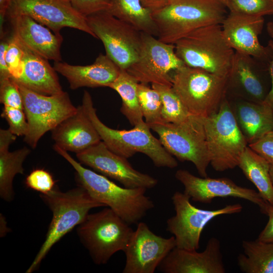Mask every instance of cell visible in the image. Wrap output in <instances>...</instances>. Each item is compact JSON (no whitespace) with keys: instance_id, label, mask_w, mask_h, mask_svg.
Wrapping results in <instances>:
<instances>
[{"instance_id":"12","label":"cell","mask_w":273,"mask_h":273,"mask_svg":"<svg viewBox=\"0 0 273 273\" xmlns=\"http://www.w3.org/2000/svg\"><path fill=\"white\" fill-rule=\"evenodd\" d=\"M90 28L101 40L106 54L120 69L126 70L138 60L141 32L107 11L86 17Z\"/></svg>"},{"instance_id":"34","label":"cell","mask_w":273,"mask_h":273,"mask_svg":"<svg viewBox=\"0 0 273 273\" xmlns=\"http://www.w3.org/2000/svg\"><path fill=\"white\" fill-rule=\"evenodd\" d=\"M5 59L11 78L18 80L24 71V51L20 43L12 34L9 37Z\"/></svg>"},{"instance_id":"39","label":"cell","mask_w":273,"mask_h":273,"mask_svg":"<svg viewBox=\"0 0 273 273\" xmlns=\"http://www.w3.org/2000/svg\"><path fill=\"white\" fill-rule=\"evenodd\" d=\"M248 147L273 165V136L266 134L257 141L249 144Z\"/></svg>"},{"instance_id":"18","label":"cell","mask_w":273,"mask_h":273,"mask_svg":"<svg viewBox=\"0 0 273 273\" xmlns=\"http://www.w3.org/2000/svg\"><path fill=\"white\" fill-rule=\"evenodd\" d=\"M264 19L230 12L221 24L223 36L235 51L269 64L272 58L270 46H262L259 36L263 31Z\"/></svg>"},{"instance_id":"27","label":"cell","mask_w":273,"mask_h":273,"mask_svg":"<svg viewBox=\"0 0 273 273\" xmlns=\"http://www.w3.org/2000/svg\"><path fill=\"white\" fill-rule=\"evenodd\" d=\"M107 12L140 32L158 36L152 12L144 7L140 0H110Z\"/></svg>"},{"instance_id":"46","label":"cell","mask_w":273,"mask_h":273,"mask_svg":"<svg viewBox=\"0 0 273 273\" xmlns=\"http://www.w3.org/2000/svg\"><path fill=\"white\" fill-rule=\"evenodd\" d=\"M266 31L271 39L273 40V22H268L266 24Z\"/></svg>"},{"instance_id":"36","label":"cell","mask_w":273,"mask_h":273,"mask_svg":"<svg viewBox=\"0 0 273 273\" xmlns=\"http://www.w3.org/2000/svg\"><path fill=\"white\" fill-rule=\"evenodd\" d=\"M26 187L41 194H47L55 187V180L52 174L43 169L33 170L26 177Z\"/></svg>"},{"instance_id":"30","label":"cell","mask_w":273,"mask_h":273,"mask_svg":"<svg viewBox=\"0 0 273 273\" xmlns=\"http://www.w3.org/2000/svg\"><path fill=\"white\" fill-rule=\"evenodd\" d=\"M139 83L126 70L120 69L116 79L109 86L120 95L122 99L120 111L133 126L145 121L138 98Z\"/></svg>"},{"instance_id":"6","label":"cell","mask_w":273,"mask_h":273,"mask_svg":"<svg viewBox=\"0 0 273 273\" xmlns=\"http://www.w3.org/2000/svg\"><path fill=\"white\" fill-rule=\"evenodd\" d=\"M228 77L184 65L172 75V87L193 115L207 117L216 112L226 98Z\"/></svg>"},{"instance_id":"21","label":"cell","mask_w":273,"mask_h":273,"mask_svg":"<svg viewBox=\"0 0 273 273\" xmlns=\"http://www.w3.org/2000/svg\"><path fill=\"white\" fill-rule=\"evenodd\" d=\"M7 19L11 26V34L22 44L47 60L62 61L60 49L63 38L61 34L55 33L27 15Z\"/></svg>"},{"instance_id":"1","label":"cell","mask_w":273,"mask_h":273,"mask_svg":"<svg viewBox=\"0 0 273 273\" xmlns=\"http://www.w3.org/2000/svg\"><path fill=\"white\" fill-rule=\"evenodd\" d=\"M53 149L73 167L78 186L96 201L111 209L129 224H138L153 209L154 203L146 195L147 189L120 187L107 177L83 166L67 151L54 144Z\"/></svg>"},{"instance_id":"47","label":"cell","mask_w":273,"mask_h":273,"mask_svg":"<svg viewBox=\"0 0 273 273\" xmlns=\"http://www.w3.org/2000/svg\"><path fill=\"white\" fill-rule=\"evenodd\" d=\"M269 173L271 182L273 184V165L270 164Z\"/></svg>"},{"instance_id":"42","label":"cell","mask_w":273,"mask_h":273,"mask_svg":"<svg viewBox=\"0 0 273 273\" xmlns=\"http://www.w3.org/2000/svg\"><path fill=\"white\" fill-rule=\"evenodd\" d=\"M268 44L270 46L272 50V58L269 63V73L271 80V86L270 89L266 95L263 103L269 106L273 112V40L270 39Z\"/></svg>"},{"instance_id":"13","label":"cell","mask_w":273,"mask_h":273,"mask_svg":"<svg viewBox=\"0 0 273 273\" xmlns=\"http://www.w3.org/2000/svg\"><path fill=\"white\" fill-rule=\"evenodd\" d=\"M184 65L176 54L174 44L164 42L141 32L138 59L126 70L139 83L172 86L173 72Z\"/></svg>"},{"instance_id":"33","label":"cell","mask_w":273,"mask_h":273,"mask_svg":"<svg viewBox=\"0 0 273 273\" xmlns=\"http://www.w3.org/2000/svg\"><path fill=\"white\" fill-rule=\"evenodd\" d=\"M230 12L264 17L273 15V0H229Z\"/></svg>"},{"instance_id":"7","label":"cell","mask_w":273,"mask_h":273,"mask_svg":"<svg viewBox=\"0 0 273 273\" xmlns=\"http://www.w3.org/2000/svg\"><path fill=\"white\" fill-rule=\"evenodd\" d=\"M109 207L88 214L78 225L79 239L93 262L106 264L116 252L124 251L133 230Z\"/></svg>"},{"instance_id":"11","label":"cell","mask_w":273,"mask_h":273,"mask_svg":"<svg viewBox=\"0 0 273 273\" xmlns=\"http://www.w3.org/2000/svg\"><path fill=\"white\" fill-rule=\"evenodd\" d=\"M190 199L185 193L175 192L171 197L175 213L166 221V230L173 235L176 247L183 249L198 250L202 232L210 221L221 215L239 213L243 209L240 204L215 210L202 209L192 205Z\"/></svg>"},{"instance_id":"8","label":"cell","mask_w":273,"mask_h":273,"mask_svg":"<svg viewBox=\"0 0 273 273\" xmlns=\"http://www.w3.org/2000/svg\"><path fill=\"white\" fill-rule=\"evenodd\" d=\"M203 123L212 168L223 171L238 166L248 142L226 98L216 112L203 118Z\"/></svg>"},{"instance_id":"44","label":"cell","mask_w":273,"mask_h":273,"mask_svg":"<svg viewBox=\"0 0 273 273\" xmlns=\"http://www.w3.org/2000/svg\"><path fill=\"white\" fill-rule=\"evenodd\" d=\"M11 0H0V32L1 36L5 32L4 29V23L6 20L7 11L9 8Z\"/></svg>"},{"instance_id":"15","label":"cell","mask_w":273,"mask_h":273,"mask_svg":"<svg viewBox=\"0 0 273 273\" xmlns=\"http://www.w3.org/2000/svg\"><path fill=\"white\" fill-rule=\"evenodd\" d=\"M175 247L174 237L165 238L154 233L145 222H139L123 251V273H154Z\"/></svg>"},{"instance_id":"26","label":"cell","mask_w":273,"mask_h":273,"mask_svg":"<svg viewBox=\"0 0 273 273\" xmlns=\"http://www.w3.org/2000/svg\"><path fill=\"white\" fill-rule=\"evenodd\" d=\"M238 166L246 177L256 187L261 197L273 206V184L269 173L270 164L247 146L241 156Z\"/></svg>"},{"instance_id":"4","label":"cell","mask_w":273,"mask_h":273,"mask_svg":"<svg viewBox=\"0 0 273 273\" xmlns=\"http://www.w3.org/2000/svg\"><path fill=\"white\" fill-rule=\"evenodd\" d=\"M82 106L97 129L101 140L114 153L126 159L138 152L145 154L157 167L175 168L178 163L151 132L150 127L144 121L129 130L111 128L98 117L90 94L84 90Z\"/></svg>"},{"instance_id":"45","label":"cell","mask_w":273,"mask_h":273,"mask_svg":"<svg viewBox=\"0 0 273 273\" xmlns=\"http://www.w3.org/2000/svg\"><path fill=\"white\" fill-rule=\"evenodd\" d=\"M0 221H1V237H3L10 232L9 229L7 226V223L6 218L2 214H1Z\"/></svg>"},{"instance_id":"48","label":"cell","mask_w":273,"mask_h":273,"mask_svg":"<svg viewBox=\"0 0 273 273\" xmlns=\"http://www.w3.org/2000/svg\"><path fill=\"white\" fill-rule=\"evenodd\" d=\"M219 1H220L227 8L228 5L229 0H219Z\"/></svg>"},{"instance_id":"29","label":"cell","mask_w":273,"mask_h":273,"mask_svg":"<svg viewBox=\"0 0 273 273\" xmlns=\"http://www.w3.org/2000/svg\"><path fill=\"white\" fill-rule=\"evenodd\" d=\"M9 148L0 147V197L8 202L14 198V178L17 174L24 173L23 163L31 152L25 147L12 152Z\"/></svg>"},{"instance_id":"38","label":"cell","mask_w":273,"mask_h":273,"mask_svg":"<svg viewBox=\"0 0 273 273\" xmlns=\"http://www.w3.org/2000/svg\"><path fill=\"white\" fill-rule=\"evenodd\" d=\"M73 7L82 15L88 16L107 11L110 7V0H70Z\"/></svg>"},{"instance_id":"9","label":"cell","mask_w":273,"mask_h":273,"mask_svg":"<svg viewBox=\"0 0 273 273\" xmlns=\"http://www.w3.org/2000/svg\"><path fill=\"white\" fill-rule=\"evenodd\" d=\"M149 127L169 153L179 161L192 162L201 177H207L210 159L203 118L192 115L181 122H160Z\"/></svg>"},{"instance_id":"17","label":"cell","mask_w":273,"mask_h":273,"mask_svg":"<svg viewBox=\"0 0 273 273\" xmlns=\"http://www.w3.org/2000/svg\"><path fill=\"white\" fill-rule=\"evenodd\" d=\"M175 177L183 185L184 193L195 202L208 204L217 197L243 199L257 205L265 215L270 205L255 190L239 186L226 177H200L185 169L177 170Z\"/></svg>"},{"instance_id":"23","label":"cell","mask_w":273,"mask_h":273,"mask_svg":"<svg viewBox=\"0 0 273 273\" xmlns=\"http://www.w3.org/2000/svg\"><path fill=\"white\" fill-rule=\"evenodd\" d=\"M51 132L55 145L76 154L102 141L82 105L77 107L75 114L64 120Z\"/></svg>"},{"instance_id":"22","label":"cell","mask_w":273,"mask_h":273,"mask_svg":"<svg viewBox=\"0 0 273 273\" xmlns=\"http://www.w3.org/2000/svg\"><path fill=\"white\" fill-rule=\"evenodd\" d=\"M55 70L67 80L69 87H109L118 76L120 69L107 55L100 54L95 62L85 66L54 62Z\"/></svg>"},{"instance_id":"25","label":"cell","mask_w":273,"mask_h":273,"mask_svg":"<svg viewBox=\"0 0 273 273\" xmlns=\"http://www.w3.org/2000/svg\"><path fill=\"white\" fill-rule=\"evenodd\" d=\"M234 114L249 144L273 130L272 111L263 102L242 101L236 105Z\"/></svg>"},{"instance_id":"24","label":"cell","mask_w":273,"mask_h":273,"mask_svg":"<svg viewBox=\"0 0 273 273\" xmlns=\"http://www.w3.org/2000/svg\"><path fill=\"white\" fill-rule=\"evenodd\" d=\"M20 44L24 51V71L18 80H12L42 95L52 96L62 93L63 90L57 72L48 60Z\"/></svg>"},{"instance_id":"49","label":"cell","mask_w":273,"mask_h":273,"mask_svg":"<svg viewBox=\"0 0 273 273\" xmlns=\"http://www.w3.org/2000/svg\"><path fill=\"white\" fill-rule=\"evenodd\" d=\"M267 134L273 136V130L269 132Z\"/></svg>"},{"instance_id":"10","label":"cell","mask_w":273,"mask_h":273,"mask_svg":"<svg viewBox=\"0 0 273 273\" xmlns=\"http://www.w3.org/2000/svg\"><path fill=\"white\" fill-rule=\"evenodd\" d=\"M16 83L22 96L23 110L29 127L24 141L34 149L46 132L75 114L77 107L73 104L66 92L47 96Z\"/></svg>"},{"instance_id":"40","label":"cell","mask_w":273,"mask_h":273,"mask_svg":"<svg viewBox=\"0 0 273 273\" xmlns=\"http://www.w3.org/2000/svg\"><path fill=\"white\" fill-rule=\"evenodd\" d=\"M9 37L6 33L1 36L0 42V80L11 78L5 59V54L9 44Z\"/></svg>"},{"instance_id":"37","label":"cell","mask_w":273,"mask_h":273,"mask_svg":"<svg viewBox=\"0 0 273 273\" xmlns=\"http://www.w3.org/2000/svg\"><path fill=\"white\" fill-rule=\"evenodd\" d=\"M0 102L4 106L23 109L21 94L11 78L0 80Z\"/></svg>"},{"instance_id":"2","label":"cell","mask_w":273,"mask_h":273,"mask_svg":"<svg viewBox=\"0 0 273 273\" xmlns=\"http://www.w3.org/2000/svg\"><path fill=\"white\" fill-rule=\"evenodd\" d=\"M226 7L219 0H169L152 13L161 41L175 44L192 31L213 24H221Z\"/></svg>"},{"instance_id":"20","label":"cell","mask_w":273,"mask_h":273,"mask_svg":"<svg viewBox=\"0 0 273 273\" xmlns=\"http://www.w3.org/2000/svg\"><path fill=\"white\" fill-rule=\"evenodd\" d=\"M158 269L164 273H224L219 240L211 238L201 252L175 247L163 260Z\"/></svg>"},{"instance_id":"32","label":"cell","mask_w":273,"mask_h":273,"mask_svg":"<svg viewBox=\"0 0 273 273\" xmlns=\"http://www.w3.org/2000/svg\"><path fill=\"white\" fill-rule=\"evenodd\" d=\"M138 94L141 111L145 122L150 126L162 122V101L159 93L148 84L139 83Z\"/></svg>"},{"instance_id":"28","label":"cell","mask_w":273,"mask_h":273,"mask_svg":"<svg viewBox=\"0 0 273 273\" xmlns=\"http://www.w3.org/2000/svg\"><path fill=\"white\" fill-rule=\"evenodd\" d=\"M244 253L240 254L237 262L245 273H273V243L243 241Z\"/></svg>"},{"instance_id":"14","label":"cell","mask_w":273,"mask_h":273,"mask_svg":"<svg viewBox=\"0 0 273 273\" xmlns=\"http://www.w3.org/2000/svg\"><path fill=\"white\" fill-rule=\"evenodd\" d=\"M22 15L30 17L56 34L69 27L96 38L86 17L73 7L70 0H11L6 18Z\"/></svg>"},{"instance_id":"43","label":"cell","mask_w":273,"mask_h":273,"mask_svg":"<svg viewBox=\"0 0 273 273\" xmlns=\"http://www.w3.org/2000/svg\"><path fill=\"white\" fill-rule=\"evenodd\" d=\"M143 6L152 13L166 5L169 0H140Z\"/></svg>"},{"instance_id":"31","label":"cell","mask_w":273,"mask_h":273,"mask_svg":"<svg viewBox=\"0 0 273 273\" xmlns=\"http://www.w3.org/2000/svg\"><path fill=\"white\" fill-rule=\"evenodd\" d=\"M152 87L159 93L161 98L162 122L179 123L186 120L192 115L175 93L172 86L152 83Z\"/></svg>"},{"instance_id":"3","label":"cell","mask_w":273,"mask_h":273,"mask_svg":"<svg viewBox=\"0 0 273 273\" xmlns=\"http://www.w3.org/2000/svg\"><path fill=\"white\" fill-rule=\"evenodd\" d=\"M40 198L52 212L53 216L44 241L26 273L36 270L53 246L85 219L90 210L105 207L93 199L82 187L62 192L55 187Z\"/></svg>"},{"instance_id":"41","label":"cell","mask_w":273,"mask_h":273,"mask_svg":"<svg viewBox=\"0 0 273 273\" xmlns=\"http://www.w3.org/2000/svg\"><path fill=\"white\" fill-rule=\"evenodd\" d=\"M266 215L268 220L257 239L263 242L273 243V206L270 205Z\"/></svg>"},{"instance_id":"19","label":"cell","mask_w":273,"mask_h":273,"mask_svg":"<svg viewBox=\"0 0 273 273\" xmlns=\"http://www.w3.org/2000/svg\"><path fill=\"white\" fill-rule=\"evenodd\" d=\"M271 86L269 64L235 52L228 76V89L232 88L251 101L262 103Z\"/></svg>"},{"instance_id":"35","label":"cell","mask_w":273,"mask_h":273,"mask_svg":"<svg viewBox=\"0 0 273 273\" xmlns=\"http://www.w3.org/2000/svg\"><path fill=\"white\" fill-rule=\"evenodd\" d=\"M1 117L6 119L9 129L17 136H25L29 132V124L23 109L4 106Z\"/></svg>"},{"instance_id":"5","label":"cell","mask_w":273,"mask_h":273,"mask_svg":"<svg viewBox=\"0 0 273 273\" xmlns=\"http://www.w3.org/2000/svg\"><path fill=\"white\" fill-rule=\"evenodd\" d=\"M174 45L185 65L228 77L235 51L226 41L221 24L196 29Z\"/></svg>"},{"instance_id":"16","label":"cell","mask_w":273,"mask_h":273,"mask_svg":"<svg viewBox=\"0 0 273 273\" xmlns=\"http://www.w3.org/2000/svg\"><path fill=\"white\" fill-rule=\"evenodd\" d=\"M76 156L81 164L119 182L124 187L148 189L158 184L157 179L135 169L127 159L112 152L102 141Z\"/></svg>"}]
</instances>
